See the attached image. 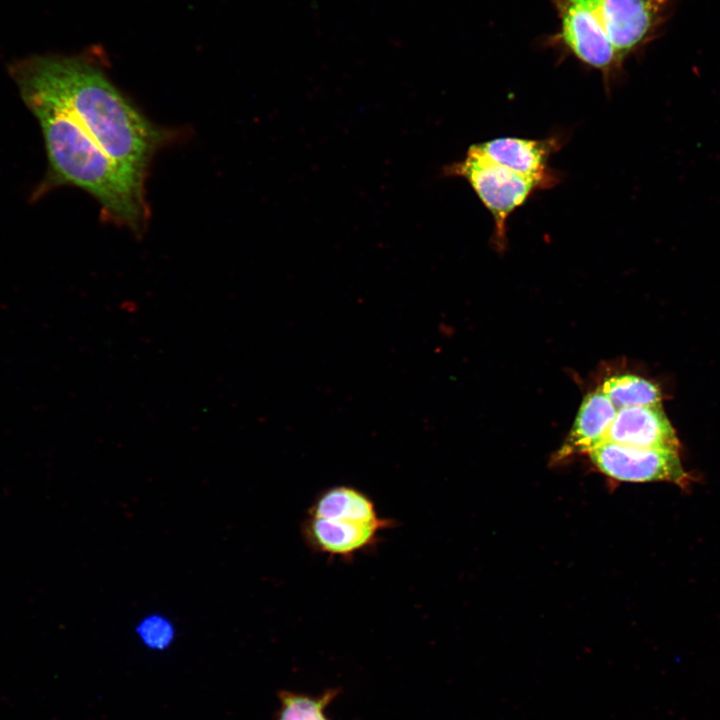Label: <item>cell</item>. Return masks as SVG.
<instances>
[{"label": "cell", "mask_w": 720, "mask_h": 720, "mask_svg": "<svg viewBox=\"0 0 720 720\" xmlns=\"http://www.w3.org/2000/svg\"><path fill=\"white\" fill-rule=\"evenodd\" d=\"M21 96H38L69 112L126 172L144 182L166 138L95 66L74 57L38 55L10 67Z\"/></svg>", "instance_id": "6da1fadb"}, {"label": "cell", "mask_w": 720, "mask_h": 720, "mask_svg": "<svg viewBox=\"0 0 720 720\" xmlns=\"http://www.w3.org/2000/svg\"><path fill=\"white\" fill-rule=\"evenodd\" d=\"M22 98L40 122L55 178L85 190L105 216L138 230L147 215L144 182L122 169L64 108L38 96Z\"/></svg>", "instance_id": "7a4b0ae2"}, {"label": "cell", "mask_w": 720, "mask_h": 720, "mask_svg": "<svg viewBox=\"0 0 720 720\" xmlns=\"http://www.w3.org/2000/svg\"><path fill=\"white\" fill-rule=\"evenodd\" d=\"M393 520L381 517L372 498L349 485L323 490L309 507L302 525L308 546L330 559L351 560L375 548Z\"/></svg>", "instance_id": "3957f363"}, {"label": "cell", "mask_w": 720, "mask_h": 720, "mask_svg": "<svg viewBox=\"0 0 720 720\" xmlns=\"http://www.w3.org/2000/svg\"><path fill=\"white\" fill-rule=\"evenodd\" d=\"M453 174L465 178L494 221L495 241H506L509 216L538 189L551 186L545 181L530 178L489 161L469 148L465 159L450 168Z\"/></svg>", "instance_id": "277c9868"}, {"label": "cell", "mask_w": 720, "mask_h": 720, "mask_svg": "<svg viewBox=\"0 0 720 720\" xmlns=\"http://www.w3.org/2000/svg\"><path fill=\"white\" fill-rule=\"evenodd\" d=\"M587 454L602 473L619 481H664L682 488L688 487L691 482L677 451L637 448L605 441Z\"/></svg>", "instance_id": "5b68a950"}, {"label": "cell", "mask_w": 720, "mask_h": 720, "mask_svg": "<svg viewBox=\"0 0 720 720\" xmlns=\"http://www.w3.org/2000/svg\"><path fill=\"white\" fill-rule=\"evenodd\" d=\"M671 0H590L620 62L665 21Z\"/></svg>", "instance_id": "8992f818"}, {"label": "cell", "mask_w": 720, "mask_h": 720, "mask_svg": "<svg viewBox=\"0 0 720 720\" xmlns=\"http://www.w3.org/2000/svg\"><path fill=\"white\" fill-rule=\"evenodd\" d=\"M562 25V37L584 63L609 71L621 64L602 30L590 0H555Z\"/></svg>", "instance_id": "52a82bcc"}, {"label": "cell", "mask_w": 720, "mask_h": 720, "mask_svg": "<svg viewBox=\"0 0 720 720\" xmlns=\"http://www.w3.org/2000/svg\"><path fill=\"white\" fill-rule=\"evenodd\" d=\"M606 441L621 445L672 450L680 443L662 405L635 406L617 410Z\"/></svg>", "instance_id": "ba28073f"}, {"label": "cell", "mask_w": 720, "mask_h": 720, "mask_svg": "<svg viewBox=\"0 0 720 720\" xmlns=\"http://www.w3.org/2000/svg\"><path fill=\"white\" fill-rule=\"evenodd\" d=\"M557 144L553 139L531 140L503 137L476 144L470 148L493 163L552 185L555 176L548 167V160Z\"/></svg>", "instance_id": "9c48e42d"}, {"label": "cell", "mask_w": 720, "mask_h": 720, "mask_svg": "<svg viewBox=\"0 0 720 720\" xmlns=\"http://www.w3.org/2000/svg\"><path fill=\"white\" fill-rule=\"evenodd\" d=\"M616 413L617 409L600 388L588 393L557 457L562 459L577 453H588L605 442Z\"/></svg>", "instance_id": "30bf717a"}, {"label": "cell", "mask_w": 720, "mask_h": 720, "mask_svg": "<svg viewBox=\"0 0 720 720\" xmlns=\"http://www.w3.org/2000/svg\"><path fill=\"white\" fill-rule=\"evenodd\" d=\"M601 391L617 410L635 406L661 405V391L655 383L636 375H617L606 379Z\"/></svg>", "instance_id": "8fae6325"}, {"label": "cell", "mask_w": 720, "mask_h": 720, "mask_svg": "<svg viewBox=\"0 0 720 720\" xmlns=\"http://www.w3.org/2000/svg\"><path fill=\"white\" fill-rule=\"evenodd\" d=\"M337 688L326 689L319 695L281 691L276 720H330L326 708L339 695Z\"/></svg>", "instance_id": "7c38bea8"}, {"label": "cell", "mask_w": 720, "mask_h": 720, "mask_svg": "<svg viewBox=\"0 0 720 720\" xmlns=\"http://www.w3.org/2000/svg\"><path fill=\"white\" fill-rule=\"evenodd\" d=\"M143 642L152 648H164L169 645L174 635L172 624L161 615H149L137 628Z\"/></svg>", "instance_id": "4fadbf2b"}]
</instances>
